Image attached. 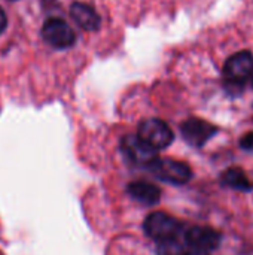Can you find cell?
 Instances as JSON below:
<instances>
[{
    "label": "cell",
    "instance_id": "2",
    "mask_svg": "<svg viewBox=\"0 0 253 255\" xmlns=\"http://www.w3.org/2000/svg\"><path fill=\"white\" fill-rule=\"evenodd\" d=\"M148 169L158 179L173 184V185H183L192 176V170L186 163L173 160V158H158L157 157Z\"/></svg>",
    "mask_w": 253,
    "mask_h": 255
},
{
    "label": "cell",
    "instance_id": "7",
    "mask_svg": "<svg viewBox=\"0 0 253 255\" xmlns=\"http://www.w3.org/2000/svg\"><path fill=\"white\" fill-rule=\"evenodd\" d=\"M121 151L127 160H130L136 166L149 167L151 163L157 158V151L148 146L139 136L128 134L121 140Z\"/></svg>",
    "mask_w": 253,
    "mask_h": 255
},
{
    "label": "cell",
    "instance_id": "3",
    "mask_svg": "<svg viewBox=\"0 0 253 255\" xmlns=\"http://www.w3.org/2000/svg\"><path fill=\"white\" fill-rule=\"evenodd\" d=\"M137 136L140 140H143L148 146H151L155 151L170 146L174 139V134L169 124L158 118L145 120L139 126Z\"/></svg>",
    "mask_w": 253,
    "mask_h": 255
},
{
    "label": "cell",
    "instance_id": "1",
    "mask_svg": "<svg viewBox=\"0 0 253 255\" xmlns=\"http://www.w3.org/2000/svg\"><path fill=\"white\" fill-rule=\"evenodd\" d=\"M252 76L253 54L251 51H239L233 54L224 64V87L231 94H240Z\"/></svg>",
    "mask_w": 253,
    "mask_h": 255
},
{
    "label": "cell",
    "instance_id": "11",
    "mask_svg": "<svg viewBox=\"0 0 253 255\" xmlns=\"http://www.w3.org/2000/svg\"><path fill=\"white\" fill-rule=\"evenodd\" d=\"M221 181L224 185L234 188V190H240V191H252L253 190V182L249 179L246 172L240 167H230L228 170H225Z\"/></svg>",
    "mask_w": 253,
    "mask_h": 255
},
{
    "label": "cell",
    "instance_id": "9",
    "mask_svg": "<svg viewBox=\"0 0 253 255\" xmlns=\"http://www.w3.org/2000/svg\"><path fill=\"white\" fill-rule=\"evenodd\" d=\"M70 15L75 19V22L86 30V31H95L100 28V16L98 13L86 3L75 1L70 6Z\"/></svg>",
    "mask_w": 253,
    "mask_h": 255
},
{
    "label": "cell",
    "instance_id": "14",
    "mask_svg": "<svg viewBox=\"0 0 253 255\" xmlns=\"http://www.w3.org/2000/svg\"><path fill=\"white\" fill-rule=\"evenodd\" d=\"M6 24H7V18H6V13H4V10L0 7V34L4 31V28H6Z\"/></svg>",
    "mask_w": 253,
    "mask_h": 255
},
{
    "label": "cell",
    "instance_id": "8",
    "mask_svg": "<svg viewBox=\"0 0 253 255\" xmlns=\"http://www.w3.org/2000/svg\"><path fill=\"white\" fill-rule=\"evenodd\" d=\"M221 235L210 229V227H192L186 232L185 235V241L186 244L195 250V251H203V253H209L212 250H216L221 244Z\"/></svg>",
    "mask_w": 253,
    "mask_h": 255
},
{
    "label": "cell",
    "instance_id": "5",
    "mask_svg": "<svg viewBox=\"0 0 253 255\" xmlns=\"http://www.w3.org/2000/svg\"><path fill=\"white\" fill-rule=\"evenodd\" d=\"M42 36L48 45L57 49L70 48L76 42L73 28L61 18H49L42 27Z\"/></svg>",
    "mask_w": 253,
    "mask_h": 255
},
{
    "label": "cell",
    "instance_id": "16",
    "mask_svg": "<svg viewBox=\"0 0 253 255\" xmlns=\"http://www.w3.org/2000/svg\"><path fill=\"white\" fill-rule=\"evenodd\" d=\"M252 85H253V76H252Z\"/></svg>",
    "mask_w": 253,
    "mask_h": 255
},
{
    "label": "cell",
    "instance_id": "10",
    "mask_svg": "<svg viewBox=\"0 0 253 255\" xmlns=\"http://www.w3.org/2000/svg\"><path fill=\"white\" fill-rule=\"evenodd\" d=\"M128 194L134 200H137L139 203L146 205V206H154L161 199L160 187H157V185H154L151 182H145V181L131 182L128 185Z\"/></svg>",
    "mask_w": 253,
    "mask_h": 255
},
{
    "label": "cell",
    "instance_id": "13",
    "mask_svg": "<svg viewBox=\"0 0 253 255\" xmlns=\"http://www.w3.org/2000/svg\"><path fill=\"white\" fill-rule=\"evenodd\" d=\"M240 146L246 151H253V131L246 133L242 139H240Z\"/></svg>",
    "mask_w": 253,
    "mask_h": 255
},
{
    "label": "cell",
    "instance_id": "12",
    "mask_svg": "<svg viewBox=\"0 0 253 255\" xmlns=\"http://www.w3.org/2000/svg\"><path fill=\"white\" fill-rule=\"evenodd\" d=\"M185 250L183 245L179 242L177 238L167 239L163 242H158V255H183Z\"/></svg>",
    "mask_w": 253,
    "mask_h": 255
},
{
    "label": "cell",
    "instance_id": "15",
    "mask_svg": "<svg viewBox=\"0 0 253 255\" xmlns=\"http://www.w3.org/2000/svg\"><path fill=\"white\" fill-rule=\"evenodd\" d=\"M183 255H209L207 253H203V251H195V250H192V251H189V253H186L185 251V254Z\"/></svg>",
    "mask_w": 253,
    "mask_h": 255
},
{
    "label": "cell",
    "instance_id": "6",
    "mask_svg": "<svg viewBox=\"0 0 253 255\" xmlns=\"http://www.w3.org/2000/svg\"><path fill=\"white\" fill-rule=\"evenodd\" d=\"M180 131L191 146L201 148L218 133V127L201 118H189L182 123Z\"/></svg>",
    "mask_w": 253,
    "mask_h": 255
},
{
    "label": "cell",
    "instance_id": "4",
    "mask_svg": "<svg viewBox=\"0 0 253 255\" xmlns=\"http://www.w3.org/2000/svg\"><path fill=\"white\" fill-rule=\"evenodd\" d=\"M143 229L149 238L155 239L157 242H163L179 238L182 224L166 212H152L146 217Z\"/></svg>",
    "mask_w": 253,
    "mask_h": 255
}]
</instances>
